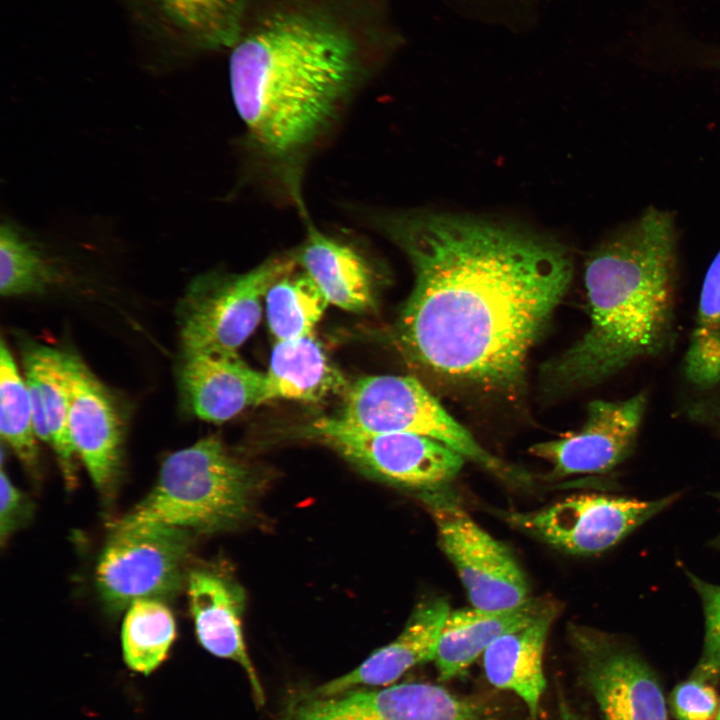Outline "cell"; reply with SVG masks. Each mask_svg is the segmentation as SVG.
Masks as SVG:
<instances>
[{
  "label": "cell",
  "mask_w": 720,
  "mask_h": 720,
  "mask_svg": "<svg viewBox=\"0 0 720 720\" xmlns=\"http://www.w3.org/2000/svg\"><path fill=\"white\" fill-rule=\"evenodd\" d=\"M377 227L408 257L414 285L398 321L407 358L443 380L511 393L573 275L569 251L519 226L402 211Z\"/></svg>",
  "instance_id": "1"
},
{
  "label": "cell",
  "mask_w": 720,
  "mask_h": 720,
  "mask_svg": "<svg viewBox=\"0 0 720 720\" xmlns=\"http://www.w3.org/2000/svg\"><path fill=\"white\" fill-rule=\"evenodd\" d=\"M403 40L388 0H253L229 50L250 139L272 159L298 156Z\"/></svg>",
  "instance_id": "2"
},
{
  "label": "cell",
  "mask_w": 720,
  "mask_h": 720,
  "mask_svg": "<svg viewBox=\"0 0 720 720\" xmlns=\"http://www.w3.org/2000/svg\"><path fill=\"white\" fill-rule=\"evenodd\" d=\"M673 216L648 208L589 255L585 287L589 327L543 368L552 392L584 388L671 343L676 281Z\"/></svg>",
  "instance_id": "3"
},
{
  "label": "cell",
  "mask_w": 720,
  "mask_h": 720,
  "mask_svg": "<svg viewBox=\"0 0 720 720\" xmlns=\"http://www.w3.org/2000/svg\"><path fill=\"white\" fill-rule=\"evenodd\" d=\"M252 487L249 470L220 439L206 437L168 456L153 490L117 521L218 532L245 518Z\"/></svg>",
  "instance_id": "4"
},
{
  "label": "cell",
  "mask_w": 720,
  "mask_h": 720,
  "mask_svg": "<svg viewBox=\"0 0 720 720\" xmlns=\"http://www.w3.org/2000/svg\"><path fill=\"white\" fill-rule=\"evenodd\" d=\"M338 417L366 431L429 437L499 477L519 481L523 475L486 451L413 377L376 375L358 379L346 391L343 412Z\"/></svg>",
  "instance_id": "5"
},
{
  "label": "cell",
  "mask_w": 720,
  "mask_h": 720,
  "mask_svg": "<svg viewBox=\"0 0 720 720\" xmlns=\"http://www.w3.org/2000/svg\"><path fill=\"white\" fill-rule=\"evenodd\" d=\"M292 268L291 260L270 259L243 274L195 279L178 306L182 354L237 353L259 323L268 289Z\"/></svg>",
  "instance_id": "6"
},
{
  "label": "cell",
  "mask_w": 720,
  "mask_h": 720,
  "mask_svg": "<svg viewBox=\"0 0 720 720\" xmlns=\"http://www.w3.org/2000/svg\"><path fill=\"white\" fill-rule=\"evenodd\" d=\"M191 532L159 524L118 521L96 566L98 591L111 611L140 599L173 595L180 587Z\"/></svg>",
  "instance_id": "7"
},
{
  "label": "cell",
  "mask_w": 720,
  "mask_h": 720,
  "mask_svg": "<svg viewBox=\"0 0 720 720\" xmlns=\"http://www.w3.org/2000/svg\"><path fill=\"white\" fill-rule=\"evenodd\" d=\"M310 439L334 449L360 469L384 481L423 491L443 487L461 470L464 457L445 444L412 433L372 432L339 417L313 420Z\"/></svg>",
  "instance_id": "8"
},
{
  "label": "cell",
  "mask_w": 720,
  "mask_h": 720,
  "mask_svg": "<svg viewBox=\"0 0 720 720\" xmlns=\"http://www.w3.org/2000/svg\"><path fill=\"white\" fill-rule=\"evenodd\" d=\"M441 488L423 491V500L436 524L440 547L454 565L472 606L502 610L527 601V581L510 551Z\"/></svg>",
  "instance_id": "9"
},
{
  "label": "cell",
  "mask_w": 720,
  "mask_h": 720,
  "mask_svg": "<svg viewBox=\"0 0 720 720\" xmlns=\"http://www.w3.org/2000/svg\"><path fill=\"white\" fill-rule=\"evenodd\" d=\"M279 720H502L492 705L442 686L409 682L327 697L290 698Z\"/></svg>",
  "instance_id": "10"
},
{
  "label": "cell",
  "mask_w": 720,
  "mask_h": 720,
  "mask_svg": "<svg viewBox=\"0 0 720 720\" xmlns=\"http://www.w3.org/2000/svg\"><path fill=\"white\" fill-rule=\"evenodd\" d=\"M674 496L643 501L600 494L575 495L508 520L546 543L575 555L601 553L670 505Z\"/></svg>",
  "instance_id": "11"
},
{
  "label": "cell",
  "mask_w": 720,
  "mask_h": 720,
  "mask_svg": "<svg viewBox=\"0 0 720 720\" xmlns=\"http://www.w3.org/2000/svg\"><path fill=\"white\" fill-rule=\"evenodd\" d=\"M584 684L604 720H667L661 685L631 648L587 627L571 631Z\"/></svg>",
  "instance_id": "12"
},
{
  "label": "cell",
  "mask_w": 720,
  "mask_h": 720,
  "mask_svg": "<svg viewBox=\"0 0 720 720\" xmlns=\"http://www.w3.org/2000/svg\"><path fill=\"white\" fill-rule=\"evenodd\" d=\"M646 403L645 393L625 400L593 401L578 431L537 443L530 452L551 464L556 477L606 472L631 454Z\"/></svg>",
  "instance_id": "13"
},
{
  "label": "cell",
  "mask_w": 720,
  "mask_h": 720,
  "mask_svg": "<svg viewBox=\"0 0 720 720\" xmlns=\"http://www.w3.org/2000/svg\"><path fill=\"white\" fill-rule=\"evenodd\" d=\"M69 395V433L97 488L115 482L123 448L122 421L111 394L75 354L63 351Z\"/></svg>",
  "instance_id": "14"
},
{
  "label": "cell",
  "mask_w": 720,
  "mask_h": 720,
  "mask_svg": "<svg viewBox=\"0 0 720 720\" xmlns=\"http://www.w3.org/2000/svg\"><path fill=\"white\" fill-rule=\"evenodd\" d=\"M139 25L179 52L230 50L253 0H128Z\"/></svg>",
  "instance_id": "15"
},
{
  "label": "cell",
  "mask_w": 720,
  "mask_h": 720,
  "mask_svg": "<svg viewBox=\"0 0 720 720\" xmlns=\"http://www.w3.org/2000/svg\"><path fill=\"white\" fill-rule=\"evenodd\" d=\"M187 591L200 644L214 656L239 664L247 675L256 704L263 705L264 691L243 637L241 587L221 571L198 568L188 575Z\"/></svg>",
  "instance_id": "16"
},
{
  "label": "cell",
  "mask_w": 720,
  "mask_h": 720,
  "mask_svg": "<svg viewBox=\"0 0 720 720\" xmlns=\"http://www.w3.org/2000/svg\"><path fill=\"white\" fill-rule=\"evenodd\" d=\"M178 384L186 406L209 422L227 421L265 402V373L252 369L237 353L182 354Z\"/></svg>",
  "instance_id": "17"
},
{
  "label": "cell",
  "mask_w": 720,
  "mask_h": 720,
  "mask_svg": "<svg viewBox=\"0 0 720 720\" xmlns=\"http://www.w3.org/2000/svg\"><path fill=\"white\" fill-rule=\"evenodd\" d=\"M449 611L448 603L441 598L420 603L397 638L374 651L352 671L304 694L327 697L356 688L386 686L411 668L434 661Z\"/></svg>",
  "instance_id": "18"
},
{
  "label": "cell",
  "mask_w": 720,
  "mask_h": 720,
  "mask_svg": "<svg viewBox=\"0 0 720 720\" xmlns=\"http://www.w3.org/2000/svg\"><path fill=\"white\" fill-rule=\"evenodd\" d=\"M555 613L552 604L535 618L502 635L482 655L487 680L521 698L531 720H537L546 687L543 655Z\"/></svg>",
  "instance_id": "19"
},
{
  "label": "cell",
  "mask_w": 720,
  "mask_h": 720,
  "mask_svg": "<svg viewBox=\"0 0 720 720\" xmlns=\"http://www.w3.org/2000/svg\"><path fill=\"white\" fill-rule=\"evenodd\" d=\"M35 434L56 453L65 479L74 482L76 455L69 433V395L63 368V351L40 344L23 350Z\"/></svg>",
  "instance_id": "20"
},
{
  "label": "cell",
  "mask_w": 720,
  "mask_h": 720,
  "mask_svg": "<svg viewBox=\"0 0 720 720\" xmlns=\"http://www.w3.org/2000/svg\"><path fill=\"white\" fill-rule=\"evenodd\" d=\"M552 604L529 598L510 609L450 610L441 629L434 659L439 678L450 680L460 675L498 638L535 618Z\"/></svg>",
  "instance_id": "21"
},
{
  "label": "cell",
  "mask_w": 720,
  "mask_h": 720,
  "mask_svg": "<svg viewBox=\"0 0 720 720\" xmlns=\"http://www.w3.org/2000/svg\"><path fill=\"white\" fill-rule=\"evenodd\" d=\"M297 260L329 303L351 312H363L373 305L372 271L349 245L309 227Z\"/></svg>",
  "instance_id": "22"
},
{
  "label": "cell",
  "mask_w": 720,
  "mask_h": 720,
  "mask_svg": "<svg viewBox=\"0 0 720 720\" xmlns=\"http://www.w3.org/2000/svg\"><path fill=\"white\" fill-rule=\"evenodd\" d=\"M348 388L345 377L313 335L277 341L265 373V402H319Z\"/></svg>",
  "instance_id": "23"
},
{
  "label": "cell",
  "mask_w": 720,
  "mask_h": 720,
  "mask_svg": "<svg viewBox=\"0 0 720 720\" xmlns=\"http://www.w3.org/2000/svg\"><path fill=\"white\" fill-rule=\"evenodd\" d=\"M266 315L277 341L312 335L327 305L323 292L306 273H286L268 289Z\"/></svg>",
  "instance_id": "24"
},
{
  "label": "cell",
  "mask_w": 720,
  "mask_h": 720,
  "mask_svg": "<svg viewBox=\"0 0 720 720\" xmlns=\"http://www.w3.org/2000/svg\"><path fill=\"white\" fill-rule=\"evenodd\" d=\"M176 635L171 611L157 599H140L127 610L122 626V649L127 666L144 675L167 657Z\"/></svg>",
  "instance_id": "25"
},
{
  "label": "cell",
  "mask_w": 720,
  "mask_h": 720,
  "mask_svg": "<svg viewBox=\"0 0 720 720\" xmlns=\"http://www.w3.org/2000/svg\"><path fill=\"white\" fill-rule=\"evenodd\" d=\"M684 374L696 387L720 382V250L704 278L696 323L684 358Z\"/></svg>",
  "instance_id": "26"
},
{
  "label": "cell",
  "mask_w": 720,
  "mask_h": 720,
  "mask_svg": "<svg viewBox=\"0 0 720 720\" xmlns=\"http://www.w3.org/2000/svg\"><path fill=\"white\" fill-rule=\"evenodd\" d=\"M0 433L26 466H36L37 436L28 387L3 340L0 348Z\"/></svg>",
  "instance_id": "27"
},
{
  "label": "cell",
  "mask_w": 720,
  "mask_h": 720,
  "mask_svg": "<svg viewBox=\"0 0 720 720\" xmlns=\"http://www.w3.org/2000/svg\"><path fill=\"white\" fill-rule=\"evenodd\" d=\"M55 279L52 265L35 243L10 221L0 229V294L41 293Z\"/></svg>",
  "instance_id": "28"
},
{
  "label": "cell",
  "mask_w": 720,
  "mask_h": 720,
  "mask_svg": "<svg viewBox=\"0 0 720 720\" xmlns=\"http://www.w3.org/2000/svg\"><path fill=\"white\" fill-rule=\"evenodd\" d=\"M688 576L701 598L705 622L703 652L691 676L711 682L720 676V586Z\"/></svg>",
  "instance_id": "29"
},
{
  "label": "cell",
  "mask_w": 720,
  "mask_h": 720,
  "mask_svg": "<svg viewBox=\"0 0 720 720\" xmlns=\"http://www.w3.org/2000/svg\"><path fill=\"white\" fill-rule=\"evenodd\" d=\"M669 705L677 720H712L717 713L719 700L709 681L691 676L673 689Z\"/></svg>",
  "instance_id": "30"
},
{
  "label": "cell",
  "mask_w": 720,
  "mask_h": 720,
  "mask_svg": "<svg viewBox=\"0 0 720 720\" xmlns=\"http://www.w3.org/2000/svg\"><path fill=\"white\" fill-rule=\"evenodd\" d=\"M0 483V536L3 543L27 518L30 513V505L3 469Z\"/></svg>",
  "instance_id": "31"
},
{
  "label": "cell",
  "mask_w": 720,
  "mask_h": 720,
  "mask_svg": "<svg viewBox=\"0 0 720 720\" xmlns=\"http://www.w3.org/2000/svg\"><path fill=\"white\" fill-rule=\"evenodd\" d=\"M559 720H582L578 715L573 713L569 707L562 706L560 710V719Z\"/></svg>",
  "instance_id": "32"
},
{
  "label": "cell",
  "mask_w": 720,
  "mask_h": 720,
  "mask_svg": "<svg viewBox=\"0 0 720 720\" xmlns=\"http://www.w3.org/2000/svg\"><path fill=\"white\" fill-rule=\"evenodd\" d=\"M714 720H720V704H719V707H718V710H717Z\"/></svg>",
  "instance_id": "33"
},
{
  "label": "cell",
  "mask_w": 720,
  "mask_h": 720,
  "mask_svg": "<svg viewBox=\"0 0 720 720\" xmlns=\"http://www.w3.org/2000/svg\"><path fill=\"white\" fill-rule=\"evenodd\" d=\"M716 545H718L720 547V537L717 538Z\"/></svg>",
  "instance_id": "34"
}]
</instances>
